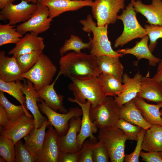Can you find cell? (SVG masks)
I'll return each instance as SVG.
<instances>
[{"instance_id": "52", "label": "cell", "mask_w": 162, "mask_h": 162, "mask_svg": "<svg viewBox=\"0 0 162 162\" xmlns=\"http://www.w3.org/2000/svg\"><path fill=\"white\" fill-rule=\"evenodd\" d=\"M160 153L161 157L162 159V150L160 152Z\"/></svg>"}, {"instance_id": "7", "label": "cell", "mask_w": 162, "mask_h": 162, "mask_svg": "<svg viewBox=\"0 0 162 162\" xmlns=\"http://www.w3.org/2000/svg\"><path fill=\"white\" fill-rule=\"evenodd\" d=\"M119 108L112 97L106 96L96 105H91L89 111L90 119L99 129L116 125L120 119Z\"/></svg>"}, {"instance_id": "45", "label": "cell", "mask_w": 162, "mask_h": 162, "mask_svg": "<svg viewBox=\"0 0 162 162\" xmlns=\"http://www.w3.org/2000/svg\"><path fill=\"white\" fill-rule=\"evenodd\" d=\"M9 120L5 110L3 106L0 104V125L1 127H4L8 124Z\"/></svg>"}, {"instance_id": "5", "label": "cell", "mask_w": 162, "mask_h": 162, "mask_svg": "<svg viewBox=\"0 0 162 162\" xmlns=\"http://www.w3.org/2000/svg\"><path fill=\"white\" fill-rule=\"evenodd\" d=\"M57 70L56 66L49 57L42 53L34 65L23 74L22 77L30 81L38 91L51 83Z\"/></svg>"}, {"instance_id": "21", "label": "cell", "mask_w": 162, "mask_h": 162, "mask_svg": "<svg viewBox=\"0 0 162 162\" xmlns=\"http://www.w3.org/2000/svg\"><path fill=\"white\" fill-rule=\"evenodd\" d=\"M22 73L16 58L5 55L4 51L0 52V79L5 82L22 80Z\"/></svg>"}, {"instance_id": "25", "label": "cell", "mask_w": 162, "mask_h": 162, "mask_svg": "<svg viewBox=\"0 0 162 162\" xmlns=\"http://www.w3.org/2000/svg\"><path fill=\"white\" fill-rule=\"evenodd\" d=\"M135 103L145 120L152 125L162 126V118L160 109L162 103L156 104L146 102L144 99L136 97L133 99Z\"/></svg>"}, {"instance_id": "4", "label": "cell", "mask_w": 162, "mask_h": 162, "mask_svg": "<svg viewBox=\"0 0 162 162\" xmlns=\"http://www.w3.org/2000/svg\"><path fill=\"white\" fill-rule=\"evenodd\" d=\"M99 141L105 147L111 162H123L125 156V143L127 139L124 132L116 125L99 129Z\"/></svg>"}, {"instance_id": "8", "label": "cell", "mask_w": 162, "mask_h": 162, "mask_svg": "<svg viewBox=\"0 0 162 162\" xmlns=\"http://www.w3.org/2000/svg\"><path fill=\"white\" fill-rule=\"evenodd\" d=\"M39 109L42 113L46 116L48 126H52L60 136L65 135L69 128V122L73 118L82 116L81 108L71 107L66 113H60L49 107L42 99L38 102Z\"/></svg>"}, {"instance_id": "13", "label": "cell", "mask_w": 162, "mask_h": 162, "mask_svg": "<svg viewBox=\"0 0 162 162\" xmlns=\"http://www.w3.org/2000/svg\"><path fill=\"white\" fill-rule=\"evenodd\" d=\"M48 127L42 149L36 162H58L61 152L59 136L52 126Z\"/></svg>"}, {"instance_id": "46", "label": "cell", "mask_w": 162, "mask_h": 162, "mask_svg": "<svg viewBox=\"0 0 162 162\" xmlns=\"http://www.w3.org/2000/svg\"><path fill=\"white\" fill-rule=\"evenodd\" d=\"M158 64L156 72L152 78L155 81L159 82L162 81V60Z\"/></svg>"}, {"instance_id": "11", "label": "cell", "mask_w": 162, "mask_h": 162, "mask_svg": "<svg viewBox=\"0 0 162 162\" xmlns=\"http://www.w3.org/2000/svg\"><path fill=\"white\" fill-rule=\"evenodd\" d=\"M37 6V4H29L22 0L20 3L7 4L0 12V20H9V23L14 25L25 22L31 17Z\"/></svg>"}, {"instance_id": "18", "label": "cell", "mask_w": 162, "mask_h": 162, "mask_svg": "<svg viewBox=\"0 0 162 162\" xmlns=\"http://www.w3.org/2000/svg\"><path fill=\"white\" fill-rule=\"evenodd\" d=\"M136 13L145 16L150 25L162 26V0H152L149 4L143 3L140 0H131Z\"/></svg>"}, {"instance_id": "36", "label": "cell", "mask_w": 162, "mask_h": 162, "mask_svg": "<svg viewBox=\"0 0 162 162\" xmlns=\"http://www.w3.org/2000/svg\"><path fill=\"white\" fill-rule=\"evenodd\" d=\"M0 155L6 162H15V145L11 140L2 135L0 136Z\"/></svg>"}, {"instance_id": "15", "label": "cell", "mask_w": 162, "mask_h": 162, "mask_svg": "<svg viewBox=\"0 0 162 162\" xmlns=\"http://www.w3.org/2000/svg\"><path fill=\"white\" fill-rule=\"evenodd\" d=\"M38 2L46 6L49 12V17L52 19L63 13L76 10L85 6L91 7L92 0H38Z\"/></svg>"}, {"instance_id": "2", "label": "cell", "mask_w": 162, "mask_h": 162, "mask_svg": "<svg viewBox=\"0 0 162 162\" xmlns=\"http://www.w3.org/2000/svg\"><path fill=\"white\" fill-rule=\"evenodd\" d=\"M80 22L83 26L82 28L83 31L89 33L92 32L93 33V38H89L90 54L96 57L102 56H123V54L114 51L112 47L107 35L108 25L97 26L90 14L87 15L86 19L80 20Z\"/></svg>"}, {"instance_id": "10", "label": "cell", "mask_w": 162, "mask_h": 162, "mask_svg": "<svg viewBox=\"0 0 162 162\" xmlns=\"http://www.w3.org/2000/svg\"><path fill=\"white\" fill-rule=\"evenodd\" d=\"M52 20L49 17L48 7L38 2L31 17L17 26L16 28L22 35L28 32H32L38 35L47 30Z\"/></svg>"}, {"instance_id": "43", "label": "cell", "mask_w": 162, "mask_h": 162, "mask_svg": "<svg viewBox=\"0 0 162 162\" xmlns=\"http://www.w3.org/2000/svg\"><path fill=\"white\" fill-rule=\"evenodd\" d=\"M141 152L140 157L142 160L146 162H162L160 152Z\"/></svg>"}, {"instance_id": "42", "label": "cell", "mask_w": 162, "mask_h": 162, "mask_svg": "<svg viewBox=\"0 0 162 162\" xmlns=\"http://www.w3.org/2000/svg\"><path fill=\"white\" fill-rule=\"evenodd\" d=\"M146 130L142 128L140 133L137 143L134 151L129 154H125L124 161L125 162H139L140 154L142 149V144Z\"/></svg>"}, {"instance_id": "49", "label": "cell", "mask_w": 162, "mask_h": 162, "mask_svg": "<svg viewBox=\"0 0 162 162\" xmlns=\"http://www.w3.org/2000/svg\"><path fill=\"white\" fill-rule=\"evenodd\" d=\"M160 88L162 92V81L159 82Z\"/></svg>"}, {"instance_id": "16", "label": "cell", "mask_w": 162, "mask_h": 162, "mask_svg": "<svg viewBox=\"0 0 162 162\" xmlns=\"http://www.w3.org/2000/svg\"><path fill=\"white\" fill-rule=\"evenodd\" d=\"M22 88L26 97V105L33 116L34 120L35 128H40L47 118L41 113L38 105V102L40 98L37 91L34 88L32 83L29 80L24 81Z\"/></svg>"}, {"instance_id": "6", "label": "cell", "mask_w": 162, "mask_h": 162, "mask_svg": "<svg viewBox=\"0 0 162 162\" xmlns=\"http://www.w3.org/2000/svg\"><path fill=\"white\" fill-rule=\"evenodd\" d=\"M136 14L130 2L123 10L122 14L118 16V20L122 22L124 29L121 35L115 41V48L122 47L134 39L142 38L147 35L145 28L138 21Z\"/></svg>"}, {"instance_id": "40", "label": "cell", "mask_w": 162, "mask_h": 162, "mask_svg": "<svg viewBox=\"0 0 162 162\" xmlns=\"http://www.w3.org/2000/svg\"><path fill=\"white\" fill-rule=\"evenodd\" d=\"M97 140L90 139L85 140L82 144L78 162H93L92 153Z\"/></svg>"}, {"instance_id": "47", "label": "cell", "mask_w": 162, "mask_h": 162, "mask_svg": "<svg viewBox=\"0 0 162 162\" xmlns=\"http://www.w3.org/2000/svg\"><path fill=\"white\" fill-rule=\"evenodd\" d=\"M15 0H0V8L2 9L8 4L13 3Z\"/></svg>"}, {"instance_id": "53", "label": "cell", "mask_w": 162, "mask_h": 162, "mask_svg": "<svg viewBox=\"0 0 162 162\" xmlns=\"http://www.w3.org/2000/svg\"><path fill=\"white\" fill-rule=\"evenodd\" d=\"M71 0L74 1H80L81 0Z\"/></svg>"}, {"instance_id": "14", "label": "cell", "mask_w": 162, "mask_h": 162, "mask_svg": "<svg viewBox=\"0 0 162 162\" xmlns=\"http://www.w3.org/2000/svg\"><path fill=\"white\" fill-rule=\"evenodd\" d=\"M68 100L72 102L75 103L79 105L82 112V118L80 130L77 137L78 144L80 149L81 148L83 143L88 137L92 140H97V138L93 135L98 131V128L95 123L92 122L89 116V111L91 103L88 100L84 104L81 103L74 98H67Z\"/></svg>"}, {"instance_id": "24", "label": "cell", "mask_w": 162, "mask_h": 162, "mask_svg": "<svg viewBox=\"0 0 162 162\" xmlns=\"http://www.w3.org/2000/svg\"><path fill=\"white\" fill-rule=\"evenodd\" d=\"M149 76V74H148L146 76H142L140 91L137 97L148 102L162 103V92L159 82Z\"/></svg>"}, {"instance_id": "12", "label": "cell", "mask_w": 162, "mask_h": 162, "mask_svg": "<svg viewBox=\"0 0 162 162\" xmlns=\"http://www.w3.org/2000/svg\"><path fill=\"white\" fill-rule=\"evenodd\" d=\"M33 118L25 114L14 121H9L6 126L0 127L1 135L10 139L15 145L35 128L34 120Z\"/></svg>"}, {"instance_id": "29", "label": "cell", "mask_w": 162, "mask_h": 162, "mask_svg": "<svg viewBox=\"0 0 162 162\" xmlns=\"http://www.w3.org/2000/svg\"><path fill=\"white\" fill-rule=\"evenodd\" d=\"M142 149L147 152H159L162 150V126L152 125L146 130Z\"/></svg>"}, {"instance_id": "33", "label": "cell", "mask_w": 162, "mask_h": 162, "mask_svg": "<svg viewBox=\"0 0 162 162\" xmlns=\"http://www.w3.org/2000/svg\"><path fill=\"white\" fill-rule=\"evenodd\" d=\"M14 25L9 23L0 24V46L10 44H16L23 35L15 28Z\"/></svg>"}, {"instance_id": "35", "label": "cell", "mask_w": 162, "mask_h": 162, "mask_svg": "<svg viewBox=\"0 0 162 162\" xmlns=\"http://www.w3.org/2000/svg\"><path fill=\"white\" fill-rule=\"evenodd\" d=\"M42 53L43 51H34L22 55L16 58L22 74L28 71L32 67Z\"/></svg>"}, {"instance_id": "41", "label": "cell", "mask_w": 162, "mask_h": 162, "mask_svg": "<svg viewBox=\"0 0 162 162\" xmlns=\"http://www.w3.org/2000/svg\"><path fill=\"white\" fill-rule=\"evenodd\" d=\"M93 162H109L110 160L108 152L104 146L100 141L97 142L92 153Z\"/></svg>"}, {"instance_id": "27", "label": "cell", "mask_w": 162, "mask_h": 162, "mask_svg": "<svg viewBox=\"0 0 162 162\" xmlns=\"http://www.w3.org/2000/svg\"><path fill=\"white\" fill-rule=\"evenodd\" d=\"M96 57L98 69L100 74L111 75L122 82L124 67L120 61V57L108 56Z\"/></svg>"}, {"instance_id": "32", "label": "cell", "mask_w": 162, "mask_h": 162, "mask_svg": "<svg viewBox=\"0 0 162 162\" xmlns=\"http://www.w3.org/2000/svg\"><path fill=\"white\" fill-rule=\"evenodd\" d=\"M20 81L18 80L8 82L0 79V91L13 96L20 104L27 108L25 96L22 90L23 84Z\"/></svg>"}, {"instance_id": "19", "label": "cell", "mask_w": 162, "mask_h": 162, "mask_svg": "<svg viewBox=\"0 0 162 162\" xmlns=\"http://www.w3.org/2000/svg\"><path fill=\"white\" fill-rule=\"evenodd\" d=\"M81 121L80 116L73 118L70 120L67 132L64 136H59L61 152L72 153L81 149L77 142V137L80 130Z\"/></svg>"}, {"instance_id": "34", "label": "cell", "mask_w": 162, "mask_h": 162, "mask_svg": "<svg viewBox=\"0 0 162 162\" xmlns=\"http://www.w3.org/2000/svg\"><path fill=\"white\" fill-rule=\"evenodd\" d=\"M90 44V41L88 43H84L79 37L71 35L69 39L65 40L63 46L60 49L59 53L62 56L70 50H73L76 53H80L82 49H89Z\"/></svg>"}, {"instance_id": "38", "label": "cell", "mask_w": 162, "mask_h": 162, "mask_svg": "<svg viewBox=\"0 0 162 162\" xmlns=\"http://www.w3.org/2000/svg\"><path fill=\"white\" fill-rule=\"evenodd\" d=\"M16 162H36V159L32 154L21 140L15 145Z\"/></svg>"}, {"instance_id": "3", "label": "cell", "mask_w": 162, "mask_h": 162, "mask_svg": "<svg viewBox=\"0 0 162 162\" xmlns=\"http://www.w3.org/2000/svg\"><path fill=\"white\" fill-rule=\"evenodd\" d=\"M72 82L68 88L74 95L78 102L85 103L87 100L94 106L103 100L106 97L98 76L86 79H71Z\"/></svg>"}, {"instance_id": "37", "label": "cell", "mask_w": 162, "mask_h": 162, "mask_svg": "<svg viewBox=\"0 0 162 162\" xmlns=\"http://www.w3.org/2000/svg\"><path fill=\"white\" fill-rule=\"evenodd\" d=\"M116 125L124 132L127 140L137 141L142 128L121 118L118 121Z\"/></svg>"}, {"instance_id": "51", "label": "cell", "mask_w": 162, "mask_h": 162, "mask_svg": "<svg viewBox=\"0 0 162 162\" xmlns=\"http://www.w3.org/2000/svg\"><path fill=\"white\" fill-rule=\"evenodd\" d=\"M160 113L161 116L162 118V108L160 110Z\"/></svg>"}, {"instance_id": "31", "label": "cell", "mask_w": 162, "mask_h": 162, "mask_svg": "<svg viewBox=\"0 0 162 162\" xmlns=\"http://www.w3.org/2000/svg\"><path fill=\"white\" fill-rule=\"evenodd\" d=\"M0 104L4 107L7 114L8 120L14 121L24 114L33 118V116L28 112L27 108L21 104L15 105L10 102L5 96L4 92H0Z\"/></svg>"}, {"instance_id": "28", "label": "cell", "mask_w": 162, "mask_h": 162, "mask_svg": "<svg viewBox=\"0 0 162 162\" xmlns=\"http://www.w3.org/2000/svg\"><path fill=\"white\" fill-rule=\"evenodd\" d=\"M48 126L47 119L40 128L33 129L23 138L24 145L32 154L36 159L40 154L42 148L46 129Z\"/></svg>"}, {"instance_id": "22", "label": "cell", "mask_w": 162, "mask_h": 162, "mask_svg": "<svg viewBox=\"0 0 162 162\" xmlns=\"http://www.w3.org/2000/svg\"><path fill=\"white\" fill-rule=\"evenodd\" d=\"M59 77L57 75L52 83L37 91V92L39 98L42 99L52 110L56 112L59 110L62 113H66L68 110L63 105L64 96L58 94L54 88L55 83Z\"/></svg>"}, {"instance_id": "23", "label": "cell", "mask_w": 162, "mask_h": 162, "mask_svg": "<svg viewBox=\"0 0 162 162\" xmlns=\"http://www.w3.org/2000/svg\"><path fill=\"white\" fill-rule=\"evenodd\" d=\"M139 41L136 42V44L132 48L119 49L116 51L119 53L125 55L130 54L134 56L138 61L142 58L148 60L150 65L155 67L161 59L154 56L150 51L148 44L149 37L146 35Z\"/></svg>"}, {"instance_id": "1", "label": "cell", "mask_w": 162, "mask_h": 162, "mask_svg": "<svg viewBox=\"0 0 162 162\" xmlns=\"http://www.w3.org/2000/svg\"><path fill=\"white\" fill-rule=\"evenodd\" d=\"M59 64L57 75H62L70 79H89L101 74L97 57L91 54L70 52L61 56Z\"/></svg>"}, {"instance_id": "20", "label": "cell", "mask_w": 162, "mask_h": 162, "mask_svg": "<svg viewBox=\"0 0 162 162\" xmlns=\"http://www.w3.org/2000/svg\"><path fill=\"white\" fill-rule=\"evenodd\" d=\"M142 76L139 73H137L132 78L127 73L123 74L122 82L124 85V89L122 93L114 98L120 107L137 97L140 91Z\"/></svg>"}, {"instance_id": "48", "label": "cell", "mask_w": 162, "mask_h": 162, "mask_svg": "<svg viewBox=\"0 0 162 162\" xmlns=\"http://www.w3.org/2000/svg\"><path fill=\"white\" fill-rule=\"evenodd\" d=\"M28 3L32 2L33 4H37L38 3V0H23Z\"/></svg>"}, {"instance_id": "9", "label": "cell", "mask_w": 162, "mask_h": 162, "mask_svg": "<svg viewBox=\"0 0 162 162\" xmlns=\"http://www.w3.org/2000/svg\"><path fill=\"white\" fill-rule=\"evenodd\" d=\"M125 0H95L92 6L93 17L98 26L115 23L118 14L125 7Z\"/></svg>"}, {"instance_id": "26", "label": "cell", "mask_w": 162, "mask_h": 162, "mask_svg": "<svg viewBox=\"0 0 162 162\" xmlns=\"http://www.w3.org/2000/svg\"><path fill=\"white\" fill-rule=\"evenodd\" d=\"M119 115L120 118L139 126L146 130L152 125L144 119L133 99L120 107Z\"/></svg>"}, {"instance_id": "39", "label": "cell", "mask_w": 162, "mask_h": 162, "mask_svg": "<svg viewBox=\"0 0 162 162\" xmlns=\"http://www.w3.org/2000/svg\"><path fill=\"white\" fill-rule=\"evenodd\" d=\"M144 28L150 40L148 47L152 53L156 47L157 40L162 38V26L146 24Z\"/></svg>"}, {"instance_id": "30", "label": "cell", "mask_w": 162, "mask_h": 162, "mask_svg": "<svg viewBox=\"0 0 162 162\" xmlns=\"http://www.w3.org/2000/svg\"><path fill=\"white\" fill-rule=\"evenodd\" d=\"M98 77L106 96L115 97L120 94L124 90V85L113 76L102 73Z\"/></svg>"}, {"instance_id": "17", "label": "cell", "mask_w": 162, "mask_h": 162, "mask_svg": "<svg viewBox=\"0 0 162 162\" xmlns=\"http://www.w3.org/2000/svg\"><path fill=\"white\" fill-rule=\"evenodd\" d=\"M16 44L8 54L16 58L25 54L43 51L45 47L43 38L32 32L26 34Z\"/></svg>"}, {"instance_id": "44", "label": "cell", "mask_w": 162, "mask_h": 162, "mask_svg": "<svg viewBox=\"0 0 162 162\" xmlns=\"http://www.w3.org/2000/svg\"><path fill=\"white\" fill-rule=\"evenodd\" d=\"M81 149L76 152H61L58 162H78L80 156Z\"/></svg>"}, {"instance_id": "50", "label": "cell", "mask_w": 162, "mask_h": 162, "mask_svg": "<svg viewBox=\"0 0 162 162\" xmlns=\"http://www.w3.org/2000/svg\"><path fill=\"white\" fill-rule=\"evenodd\" d=\"M0 161L1 162H5V161H5V160H4V158H3L2 157H0Z\"/></svg>"}]
</instances>
